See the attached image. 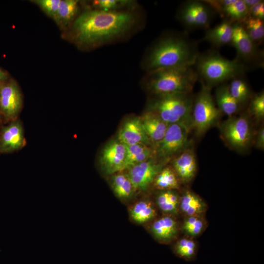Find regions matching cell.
Listing matches in <instances>:
<instances>
[{"mask_svg": "<svg viewBox=\"0 0 264 264\" xmlns=\"http://www.w3.org/2000/svg\"><path fill=\"white\" fill-rule=\"evenodd\" d=\"M207 3L215 12L219 13L220 15L224 10L235 0H203Z\"/></svg>", "mask_w": 264, "mask_h": 264, "instance_id": "obj_36", "label": "cell"}, {"mask_svg": "<svg viewBox=\"0 0 264 264\" xmlns=\"http://www.w3.org/2000/svg\"><path fill=\"white\" fill-rule=\"evenodd\" d=\"M125 145L117 139L107 143L102 150L99 158L102 169L107 174L125 170Z\"/></svg>", "mask_w": 264, "mask_h": 264, "instance_id": "obj_12", "label": "cell"}, {"mask_svg": "<svg viewBox=\"0 0 264 264\" xmlns=\"http://www.w3.org/2000/svg\"><path fill=\"white\" fill-rule=\"evenodd\" d=\"M117 140L125 145L143 144L152 145L142 126L140 117L127 120L120 128Z\"/></svg>", "mask_w": 264, "mask_h": 264, "instance_id": "obj_15", "label": "cell"}, {"mask_svg": "<svg viewBox=\"0 0 264 264\" xmlns=\"http://www.w3.org/2000/svg\"><path fill=\"white\" fill-rule=\"evenodd\" d=\"M241 24L249 38L259 46L264 42V21L249 16L242 22Z\"/></svg>", "mask_w": 264, "mask_h": 264, "instance_id": "obj_24", "label": "cell"}, {"mask_svg": "<svg viewBox=\"0 0 264 264\" xmlns=\"http://www.w3.org/2000/svg\"><path fill=\"white\" fill-rule=\"evenodd\" d=\"M243 0L248 10L252 6L258 3L260 0Z\"/></svg>", "mask_w": 264, "mask_h": 264, "instance_id": "obj_41", "label": "cell"}, {"mask_svg": "<svg viewBox=\"0 0 264 264\" xmlns=\"http://www.w3.org/2000/svg\"><path fill=\"white\" fill-rule=\"evenodd\" d=\"M232 43L237 52L236 58L249 70L264 67V51L249 38L239 23L232 24Z\"/></svg>", "mask_w": 264, "mask_h": 264, "instance_id": "obj_9", "label": "cell"}, {"mask_svg": "<svg viewBox=\"0 0 264 264\" xmlns=\"http://www.w3.org/2000/svg\"><path fill=\"white\" fill-rule=\"evenodd\" d=\"M163 163L153 158L134 165L129 169L127 175L133 189L144 190L153 182L162 169Z\"/></svg>", "mask_w": 264, "mask_h": 264, "instance_id": "obj_13", "label": "cell"}, {"mask_svg": "<svg viewBox=\"0 0 264 264\" xmlns=\"http://www.w3.org/2000/svg\"><path fill=\"white\" fill-rule=\"evenodd\" d=\"M148 110L156 114L168 125L180 124L192 130L194 97L191 93L153 95Z\"/></svg>", "mask_w": 264, "mask_h": 264, "instance_id": "obj_5", "label": "cell"}, {"mask_svg": "<svg viewBox=\"0 0 264 264\" xmlns=\"http://www.w3.org/2000/svg\"><path fill=\"white\" fill-rule=\"evenodd\" d=\"M136 22V14L133 10H88L72 22V38L81 46L97 47L123 37L132 30Z\"/></svg>", "mask_w": 264, "mask_h": 264, "instance_id": "obj_1", "label": "cell"}, {"mask_svg": "<svg viewBox=\"0 0 264 264\" xmlns=\"http://www.w3.org/2000/svg\"><path fill=\"white\" fill-rule=\"evenodd\" d=\"M79 1L61 0L58 11L53 19L62 28L69 25L76 19L79 10Z\"/></svg>", "mask_w": 264, "mask_h": 264, "instance_id": "obj_21", "label": "cell"}, {"mask_svg": "<svg viewBox=\"0 0 264 264\" xmlns=\"http://www.w3.org/2000/svg\"><path fill=\"white\" fill-rule=\"evenodd\" d=\"M194 65L198 78L211 88L227 80L243 76L248 70L236 58L228 60L215 50L199 53Z\"/></svg>", "mask_w": 264, "mask_h": 264, "instance_id": "obj_3", "label": "cell"}, {"mask_svg": "<svg viewBox=\"0 0 264 264\" xmlns=\"http://www.w3.org/2000/svg\"><path fill=\"white\" fill-rule=\"evenodd\" d=\"M214 13L203 0H187L179 6L177 18L188 29H208Z\"/></svg>", "mask_w": 264, "mask_h": 264, "instance_id": "obj_10", "label": "cell"}, {"mask_svg": "<svg viewBox=\"0 0 264 264\" xmlns=\"http://www.w3.org/2000/svg\"><path fill=\"white\" fill-rule=\"evenodd\" d=\"M179 207L187 216H200L206 210L203 201L193 192L186 191L179 200Z\"/></svg>", "mask_w": 264, "mask_h": 264, "instance_id": "obj_22", "label": "cell"}, {"mask_svg": "<svg viewBox=\"0 0 264 264\" xmlns=\"http://www.w3.org/2000/svg\"><path fill=\"white\" fill-rule=\"evenodd\" d=\"M157 203L163 212L175 213L177 211L179 200L176 193L171 190H165L157 196Z\"/></svg>", "mask_w": 264, "mask_h": 264, "instance_id": "obj_29", "label": "cell"}, {"mask_svg": "<svg viewBox=\"0 0 264 264\" xmlns=\"http://www.w3.org/2000/svg\"><path fill=\"white\" fill-rule=\"evenodd\" d=\"M198 79L196 70L192 66H181L148 72L143 81L152 95H159L191 93Z\"/></svg>", "mask_w": 264, "mask_h": 264, "instance_id": "obj_4", "label": "cell"}, {"mask_svg": "<svg viewBox=\"0 0 264 264\" xmlns=\"http://www.w3.org/2000/svg\"><path fill=\"white\" fill-rule=\"evenodd\" d=\"M201 84L200 90L194 98L191 120L192 130L198 137L219 124L222 114L212 96L211 88L201 82Z\"/></svg>", "mask_w": 264, "mask_h": 264, "instance_id": "obj_6", "label": "cell"}, {"mask_svg": "<svg viewBox=\"0 0 264 264\" xmlns=\"http://www.w3.org/2000/svg\"><path fill=\"white\" fill-rule=\"evenodd\" d=\"M199 53L198 43L184 33L166 34L148 49L142 66L147 72L171 67L192 66Z\"/></svg>", "mask_w": 264, "mask_h": 264, "instance_id": "obj_2", "label": "cell"}, {"mask_svg": "<svg viewBox=\"0 0 264 264\" xmlns=\"http://www.w3.org/2000/svg\"><path fill=\"white\" fill-rule=\"evenodd\" d=\"M174 170L170 167L162 168L155 177V186L161 190H171L179 188V180Z\"/></svg>", "mask_w": 264, "mask_h": 264, "instance_id": "obj_27", "label": "cell"}, {"mask_svg": "<svg viewBox=\"0 0 264 264\" xmlns=\"http://www.w3.org/2000/svg\"><path fill=\"white\" fill-rule=\"evenodd\" d=\"M204 227V222L199 216H187L182 224L183 231L191 236L199 235Z\"/></svg>", "mask_w": 264, "mask_h": 264, "instance_id": "obj_32", "label": "cell"}, {"mask_svg": "<svg viewBox=\"0 0 264 264\" xmlns=\"http://www.w3.org/2000/svg\"><path fill=\"white\" fill-rule=\"evenodd\" d=\"M243 76L231 79L228 85L231 94L241 107L249 102L252 96L249 86Z\"/></svg>", "mask_w": 264, "mask_h": 264, "instance_id": "obj_23", "label": "cell"}, {"mask_svg": "<svg viewBox=\"0 0 264 264\" xmlns=\"http://www.w3.org/2000/svg\"><path fill=\"white\" fill-rule=\"evenodd\" d=\"M8 73L4 69L0 67V84L9 79Z\"/></svg>", "mask_w": 264, "mask_h": 264, "instance_id": "obj_40", "label": "cell"}, {"mask_svg": "<svg viewBox=\"0 0 264 264\" xmlns=\"http://www.w3.org/2000/svg\"><path fill=\"white\" fill-rule=\"evenodd\" d=\"M190 131L180 124L169 125L163 138L154 146V156L163 164L176 156L189 145Z\"/></svg>", "mask_w": 264, "mask_h": 264, "instance_id": "obj_8", "label": "cell"}, {"mask_svg": "<svg viewBox=\"0 0 264 264\" xmlns=\"http://www.w3.org/2000/svg\"><path fill=\"white\" fill-rule=\"evenodd\" d=\"M93 9L107 12L133 10L136 2L130 0H96L92 2Z\"/></svg>", "mask_w": 264, "mask_h": 264, "instance_id": "obj_25", "label": "cell"}, {"mask_svg": "<svg viewBox=\"0 0 264 264\" xmlns=\"http://www.w3.org/2000/svg\"><path fill=\"white\" fill-rule=\"evenodd\" d=\"M1 114H0V117H1Z\"/></svg>", "mask_w": 264, "mask_h": 264, "instance_id": "obj_42", "label": "cell"}, {"mask_svg": "<svg viewBox=\"0 0 264 264\" xmlns=\"http://www.w3.org/2000/svg\"><path fill=\"white\" fill-rule=\"evenodd\" d=\"M25 144L24 131L19 119L0 128V153L7 154L21 149Z\"/></svg>", "mask_w": 264, "mask_h": 264, "instance_id": "obj_14", "label": "cell"}, {"mask_svg": "<svg viewBox=\"0 0 264 264\" xmlns=\"http://www.w3.org/2000/svg\"><path fill=\"white\" fill-rule=\"evenodd\" d=\"M130 215L135 222L143 223L151 220L155 216V210L150 202L140 201L132 207Z\"/></svg>", "mask_w": 264, "mask_h": 264, "instance_id": "obj_28", "label": "cell"}, {"mask_svg": "<svg viewBox=\"0 0 264 264\" xmlns=\"http://www.w3.org/2000/svg\"><path fill=\"white\" fill-rule=\"evenodd\" d=\"M140 118L147 135L154 146L164 137L168 125L157 114L150 110Z\"/></svg>", "mask_w": 264, "mask_h": 264, "instance_id": "obj_17", "label": "cell"}, {"mask_svg": "<svg viewBox=\"0 0 264 264\" xmlns=\"http://www.w3.org/2000/svg\"><path fill=\"white\" fill-rule=\"evenodd\" d=\"M125 147L126 150V162L127 160L144 151L150 147L143 144H135L125 145Z\"/></svg>", "mask_w": 264, "mask_h": 264, "instance_id": "obj_37", "label": "cell"}, {"mask_svg": "<svg viewBox=\"0 0 264 264\" xmlns=\"http://www.w3.org/2000/svg\"><path fill=\"white\" fill-rule=\"evenodd\" d=\"M221 16L232 23H241L249 16V12L243 0H235L224 10Z\"/></svg>", "mask_w": 264, "mask_h": 264, "instance_id": "obj_26", "label": "cell"}, {"mask_svg": "<svg viewBox=\"0 0 264 264\" xmlns=\"http://www.w3.org/2000/svg\"><path fill=\"white\" fill-rule=\"evenodd\" d=\"M196 244L190 239L184 238L179 240L176 245V254L183 259H191L196 254Z\"/></svg>", "mask_w": 264, "mask_h": 264, "instance_id": "obj_33", "label": "cell"}, {"mask_svg": "<svg viewBox=\"0 0 264 264\" xmlns=\"http://www.w3.org/2000/svg\"><path fill=\"white\" fill-rule=\"evenodd\" d=\"M264 1H260L248 9L249 16L264 21Z\"/></svg>", "mask_w": 264, "mask_h": 264, "instance_id": "obj_38", "label": "cell"}, {"mask_svg": "<svg viewBox=\"0 0 264 264\" xmlns=\"http://www.w3.org/2000/svg\"><path fill=\"white\" fill-rule=\"evenodd\" d=\"M232 23L224 20L213 28L208 29L202 40L215 47L231 44L233 26Z\"/></svg>", "mask_w": 264, "mask_h": 264, "instance_id": "obj_18", "label": "cell"}, {"mask_svg": "<svg viewBox=\"0 0 264 264\" xmlns=\"http://www.w3.org/2000/svg\"><path fill=\"white\" fill-rule=\"evenodd\" d=\"M248 114L257 121L264 117V92L261 91L253 95L249 101Z\"/></svg>", "mask_w": 264, "mask_h": 264, "instance_id": "obj_31", "label": "cell"}, {"mask_svg": "<svg viewBox=\"0 0 264 264\" xmlns=\"http://www.w3.org/2000/svg\"><path fill=\"white\" fill-rule=\"evenodd\" d=\"M36 3L48 16L54 18L61 2V0H36Z\"/></svg>", "mask_w": 264, "mask_h": 264, "instance_id": "obj_35", "label": "cell"}, {"mask_svg": "<svg viewBox=\"0 0 264 264\" xmlns=\"http://www.w3.org/2000/svg\"><path fill=\"white\" fill-rule=\"evenodd\" d=\"M216 104L222 114L228 117L234 116L242 107L231 94L228 85L221 84L215 92Z\"/></svg>", "mask_w": 264, "mask_h": 264, "instance_id": "obj_19", "label": "cell"}, {"mask_svg": "<svg viewBox=\"0 0 264 264\" xmlns=\"http://www.w3.org/2000/svg\"><path fill=\"white\" fill-rule=\"evenodd\" d=\"M22 106V96L18 85L9 78L0 84V113L7 121L18 119Z\"/></svg>", "mask_w": 264, "mask_h": 264, "instance_id": "obj_11", "label": "cell"}, {"mask_svg": "<svg viewBox=\"0 0 264 264\" xmlns=\"http://www.w3.org/2000/svg\"><path fill=\"white\" fill-rule=\"evenodd\" d=\"M154 156V150L148 147L144 151L135 155L127 160L125 164V170L128 169L132 166L148 160Z\"/></svg>", "mask_w": 264, "mask_h": 264, "instance_id": "obj_34", "label": "cell"}, {"mask_svg": "<svg viewBox=\"0 0 264 264\" xmlns=\"http://www.w3.org/2000/svg\"><path fill=\"white\" fill-rule=\"evenodd\" d=\"M174 170L183 183H188L194 177L197 172V161L194 150L189 145L174 157Z\"/></svg>", "mask_w": 264, "mask_h": 264, "instance_id": "obj_16", "label": "cell"}, {"mask_svg": "<svg viewBox=\"0 0 264 264\" xmlns=\"http://www.w3.org/2000/svg\"><path fill=\"white\" fill-rule=\"evenodd\" d=\"M254 145L256 148L261 150L264 149V128L261 126L255 134Z\"/></svg>", "mask_w": 264, "mask_h": 264, "instance_id": "obj_39", "label": "cell"}, {"mask_svg": "<svg viewBox=\"0 0 264 264\" xmlns=\"http://www.w3.org/2000/svg\"><path fill=\"white\" fill-rule=\"evenodd\" d=\"M112 187L116 196L121 198H129L133 189L127 175L118 174L112 179Z\"/></svg>", "mask_w": 264, "mask_h": 264, "instance_id": "obj_30", "label": "cell"}, {"mask_svg": "<svg viewBox=\"0 0 264 264\" xmlns=\"http://www.w3.org/2000/svg\"><path fill=\"white\" fill-rule=\"evenodd\" d=\"M248 116L234 115L218 124L221 139L232 150H246L254 141L255 134Z\"/></svg>", "mask_w": 264, "mask_h": 264, "instance_id": "obj_7", "label": "cell"}, {"mask_svg": "<svg viewBox=\"0 0 264 264\" xmlns=\"http://www.w3.org/2000/svg\"><path fill=\"white\" fill-rule=\"evenodd\" d=\"M152 231L157 239L161 241L168 242L176 235L177 224L172 217L164 216L153 223Z\"/></svg>", "mask_w": 264, "mask_h": 264, "instance_id": "obj_20", "label": "cell"}]
</instances>
